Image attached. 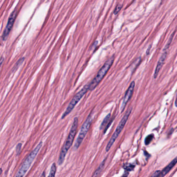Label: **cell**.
I'll use <instances>...</instances> for the list:
<instances>
[{"label": "cell", "mask_w": 177, "mask_h": 177, "mask_svg": "<svg viewBox=\"0 0 177 177\" xmlns=\"http://www.w3.org/2000/svg\"><path fill=\"white\" fill-rule=\"evenodd\" d=\"M78 117H75L73 121L69 135L68 136L66 142L64 143L60 152L58 159V164L59 165H61L63 163L66 156V153L69 151L70 148L72 146L78 127Z\"/></svg>", "instance_id": "cell-1"}, {"label": "cell", "mask_w": 177, "mask_h": 177, "mask_svg": "<svg viewBox=\"0 0 177 177\" xmlns=\"http://www.w3.org/2000/svg\"><path fill=\"white\" fill-rule=\"evenodd\" d=\"M114 57L112 56L108 60H107L105 64L103 65L101 68L99 70L95 78L91 81L89 84V90L90 91L93 90L96 88L99 83L104 78L109 70L111 68L113 63H114Z\"/></svg>", "instance_id": "cell-2"}, {"label": "cell", "mask_w": 177, "mask_h": 177, "mask_svg": "<svg viewBox=\"0 0 177 177\" xmlns=\"http://www.w3.org/2000/svg\"><path fill=\"white\" fill-rule=\"evenodd\" d=\"M43 142H40L36 148L28 155V156L24 159V162L22 163L20 167L18 170L17 174L15 175L16 177H23L24 176L26 172L30 167L32 163H33L34 159L36 157V155L39 152V150L42 147Z\"/></svg>", "instance_id": "cell-3"}, {"label": "cell", "mask_w": 177, "mask_h": 177, "mask_svg": "<svg viewBox=\"0 0 177 177\" xmlns=\"http://www.w3.org/2000/svg\"><path fill=\"white\" fill-rule=\"evenodd\" d=\"M132 107L129 108L128 110L126 111L125 114H124V116H123L122 119L120 120V122L119 123L116 129L115 130L114 134H113V135L112 136L110 141H109L108 143L107 144L106 148H105V151L106 152H108L109 150H110L112 146L114 144L115 141H116V139L118 138V136L120 135V132H122V130H123L124 126L126 124L127 121L128 120V118H129L130 115L132 113Z\"/></svg>", "instance_id": "cell-4"}, {"label": "cell", "mask_w": 177, "mask_h": 177, "mask_svg": "<svg viewBox=\"0 0 177 177\" xmlns=\"http://www.w3.org/2000/svg\"><path fill=\"white\" fill-rule=\"evenodd\" d=\"M92 121H93V113L91 112L90 114L88 116L86 120L84 122L81 128L79 135L76 140L74 146V148L75 150H77L81 145L82 141H83L84 138L86 136V134L89 129L92 123Z\"/></svg>", "instance_id": "cell-5"}, {"label": "cell", "mask_w": 177, "mask_h": 177, "mask_svg": "<svg viewBox=\"0 0 177 177\" xmlns=\"http://www.w3.org/2000/svg\"><path fill=\"white\" fill-rule=\"evenodd\" d=\"M89 90V84H87L85 85L83 88L80 91L75 95L72 98L71 102H70L69 105L68 106L66 110L64 112L63 115H62L61 119H63L68 115L74 108L75 105H76L78 102L81 100L82 97L86 93L87 91Z\"/></svg>", "instance_id": "cell-6"}, {"label": "cell", "mask_w": 177, "mask_h": 177, "mask_svg": "<svg viewBox=\"0 0 177 177\" xmlns=\"http://www.w3.org/2000/svg\"><path fill=\"white\" fill-rule=\"evenodd\" d=\"M174 34V33H173L171 35V36L170 37L168 43H167V44L165 46L164 49L163 50L162 54L161 55V56L160 57L159 60V61L157 63L156 69H155V72H154V78H156L157 77L160 70H161L163 66V65H164V64L165 63V60L166 59L167 57V55H168L169 48L170 47V44H171V42H172V41L173 39Z\"/></svg>", "instance_id": "cell-7"}, {"label": "cell", "mask_w": 177, "mask_h": 177, "mask_svg": "<svg viewBox=\"0 0 177 177\" xmlns=\"http://www.w3.org/2000/svg\"><path fill=\"white\" fill-rule=\"evenodd\" d=\"M17 14V9H15L10 15L8 22L6 24V27L4 30L2 35V39L3 41H6L9 36V33L12 29L13 25L14 24Z\"/></svg>", "instance_id": "cell-8"}, {"label": "cell", "mask_w": 177, "mask_h": 177, "mask_svg": "<svg viewBox=\"0 0 177 177\" xmlns=\"http://www.w3.org/2000/svg\"><path fill=\"white\" fill-rule=\"evenodd\" d=\"M135 81H132L130 85L129 88H128V89L126 91L125 95L124 97L123 102H122V104L121 107H120L121 112H123L124 110V109L126 107V105L127 104V103L129 101V100L132 98V93H133L134 88H135Z\"/></svg>", "instance_id": "cell-9"}, {"label": "cell", "mask_w": 177, "mask_h": 177, "mask_svg": "<svg viewBox=\"0 0 177 177\" xmlns=\"http://www.w3.org/2000/svg\"><path fill=\"white\" fill-rule=\"evenodd\" d=\"M177 163V156L173 159L171 162L169 164V165H167L166 167H165L162 172H161V174L160 177H164L166 174H168L169 171H170L171 169L174 167L175 165Z\"/></svg>", "instance_id": "cell-10"}, {"label": "cell", "mask_w": 177, "mask_h": 177, "mask_svg": "<svg viewBox=\"0 0 177 177\" xmlns=\"http://www.w3.org/2000/svg\"><path fill=\"white\" fill-rule=\"evenodd\" d=\"M106 159H107V158H105V159H104V160L102 161V162H101V163L100 164L99 167L96 169V171H95L94 174H93V177L98 176H99V174H100L101 172L102 171L103 169L104 168V167H105V166Z\"/></svg>", "instance_id": "cell-11"}, {"label": "cell", "mask_w": 177, "mask_h": 177, "mask_svg": "<svg viewBox=\"0 0 177 177\" xmlns=\"http://www.w3.org/2000/svg\"><path fill=\"white\" fill-rule=\"evenodd\" d=\"M111 118V114L109 113L108 115H107L106 116V117L105 118V119L102 121V123L101 124L100 126V129H102L105 127V126H107V125L108 124L109 120H110Z\"/></svg>", "instance_id": "cell-12"}, {"label": "cell", "mask_w": 177, "mask_h": 177, "mask_svg": "<svg viewBox=\"0 0 177 177\" xmlns=\"http://www.w3.org/2000/svg\"><path fill=\"white\" fill-rule=\"evenodd\" d=\"M56 165L55 163H53L51 165V170L49 172V174L48 175V177H55V174H56Z\"/></svg>", "instance_id": "cell-13"}, {"label": "cell", "mask_w": 177, "mask_h": 177, "mask_svg": "<svg viewBox=\"0 0 177 177\" xmlns=\"http://www.w3.org/2000/svg\"><path fill=\"white\" fill-rule=\"evenodd\" d=\"M24 58H20L19 60H18V61H17V63H16V64H15V66H14V68H13V71H14V70H16V69H18V67L20 66V65H21L22 63H23V62H24Z\"/></svg>", "instance_id": "cell-14"}, {"label": "cell", "mask_w": 177, "mask_h": 177, "mask_svg": "<svg viewBox=\"0 0 177 177\" xmlns=\"http://www.w3.org/2000/svg\"><path fill=\"white\" fill-rule=\"evenodd\" d=\"M153 138V135H149L147 137V138H145V144L148 145V144H150V142L152 140Z\"/></svg>", "instance_id": "cell-15"}, {"label": "cell", "mask_w": 177, "mask_h": 177, "mask_svg": "<svg viewBox=\"0 0 177 177\" xmlns=\"http://www.w3.org/2000/svg\"><path fill=\"white\" fill-rule=\"evenodd\" d=\"M123 7V5L122 4H118L116 7H115V9H114V15H117V14L118 13L120 12L122 8Z\"/></svg>", "instance_id": "cell-16"}, {"label": "cell", "mask_w": 177, "mask_h": 177, "mask_svg": "<svg viewBox=\"0 0 177 177\" xmlns=\"http://www.w3.org/2000/svg\"><path fill=\"white\" fill-rule=\"evenodd\" d=\"M21 146H22V144L20 143H19L17 147H16V153H17V155H19L20 153V151H21Z\"/></svg>", "instance_id": "cell-17"}, {"label": "cell", "mask_w": 177, "mask_h": 177, "mask_svg": "<svg viewBox=\"0 0 177 177\" xmlns=\"http://www.w3.org/2000/svg\"><path fill=\"white\" fill-rule=\"evenodd\" d=\"M113 120H110V122H109L108 124L107 125V126H106V127H105V129L104 130L103 134H105V132H107V131L108 129L110 127V126H111V125L112 124V123Z\"/></svg>", "instance_id": "cell-18"}, {"label": "cell", "mask_w": 177, "mask_h": 177, "mask_svg": "<svg viewBox=\"0 0 177 177\" xmlns=\"http://www.w3.org/2000/svg\"><path fill=\"white\" fill-rule=\"evenodd\" d=\"M161 172L162 171H160V170H157V171L154 172V173L152 175V177H159L161 176Z\"/></svg>", "instance_id": "cell-19"}, {"label": "cell", "mask_w": 177, "mask_h": 177, "mask_svg": "<svg viewBox=\"0 0 177 177\" xmlns=\"http://www.w3.org/2000/svg\"><path fill=\"white\" fill-rule=\"evenodd\" d=\"M3 60H4L3 58V57H2V58H1V65L2 64V63H3Z\"/></svg>", "instance_id": "cell-20"}, {"label": "cell", "mask_w": 177, "mask_h": 177, "mask_svg": "<svg viewBox=\"0 0 177 177\" xmlns=\"http://www.w3.org/2000/svg\"><path fill=\"white\" fill-rule=\"evenodd\" d=\"M175 105H176V107H177V98H176V101H175Z\"/></svg>", "instance_id": "cell-21"}, {"label": "cell", "mask_w": 177, "mask_h": 177, "mask_svg": "<svg viewBox=\"0 0 177 177\" xmlns=\"http://www.w3.org/2000/svg\"><path fill=\"white\" fill-rule=\"evenodd\" d=\"M44 174H45V173H44V172H43V174H42V175H41V176H45V175Z\"/></svg>", "instance_id": "cell-22"}]
</instances>
